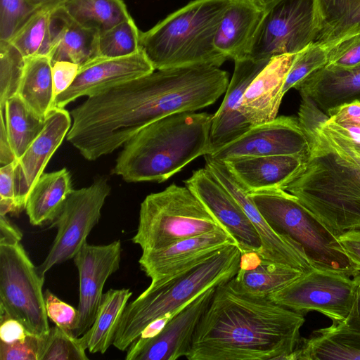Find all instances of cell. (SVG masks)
I'll return each instance as SVG.
<instances>
[{"instance_id": "30bf717a", "label": "cell", "mask_w": 360, "mask_h": 360, "mask_svg": "<svg viewBox=\"0 0 360 360\" xmlns=\"http://www.w3.org/2000/svg\"><path fill=\"white\" fill-rule=\"evenodd\" d=\"M110 191L104 176L96 177L87 187L72 190L50 226L57 229V233L46 257L37 266L41 276H44L55 265L74 258L98 223Z\"/></svg>"}, {"instance_id": "5b68a950", "label": "cell", "mask_w": 360, "mask_h": 360, "mask_svg": "<svg viewBox=\"0 0 360 360\" xmlns=\"http://www.w3.org/2000/svg\"><path fill=\"white\" fill-rule=\"evenodd\" d=\"M231 0H193L141 32V48L155 70L195 65L220 67L227 58L214 39Z\"/></svg>"}, {"instance_id": "681fc988", "label": "cell", "mask_w": 360, "mask_h": 360, "mask_svg": "<svg viewBox=\"0 0 360 360\" xmlns=\"http://www.w3.org/2000/svg\"><path fill=\"white\" fill-rule=\"evenodd\" d=\"M22 233L6 215H0V243H14L20 242Z\"/></svg>"}, {"instance_id": "6da1fadb", "label": "cell", "mask_w": 360, "mask_h": 360, "mask_svg": "<svg viewBox=\"0 0 360 360\" xmlns=\"http://www.w3.org/2000/svg\"><path fill=\"white\" fill-rule=\"evenodd\" d=\"M301 97L297 118L309 152L283 190L338 238L360 228V139L329 121L310 98Z\"/></svg>"}, {"instance_id": "484cf974", "label": "cell", "mask_w": 360, "mask_h": 360, "mask_svg": "<svg viewBox=\"0 0 360 360\" xmlns=\"http://www.w3.org/2000/svg\"><path fill=\"white\" fill-rule=\"evenodd\" d=\"M360 359V330L342 322H333L327 328L313 332L309 338H301L297 349L288 360Z\"/></svg>"}, {"instance_id": "d590c367", "label": "cell", "mask_w": 360, "mask_h": 360, "mask_svg": "<svg viewBox=\"0 0 360 360\" xmlns=\"http://www.w3.org/2000/svg\"><path fill=\"white\" fill-rule=\"evenodd\" d=\"M25 58L8 41L0 40V110L17 94L25 66Z\"/></svg>"}, {"instance_id": "836d02e7", "label": "cell", "mask_w": 360, "mask_h": 360, "mask_svg": "<svg viewBox=\"0 0 360 360\" xmlns=\"http://www.w3.org/2000/svg\"><path fill=\"white\" fill-rule=\"evenodd\" d=\"M51 12L37 11L16 32L10 41L24 56H48L51 46Z\"/></svg>"}, {"instance_id": "7c38bea8", "label": "cell", "mask_w": 360, "mask_h": 360, "mask_svg": "<svg viewBox=\"0 0 360 360\" xmlns=\"http://www.w3.org/2000/svg\"><path fill=\"white\" fill-rule=\"evenodd\" d=\"M205 168L227 190L243 210L262 244L259 254L265 261L288 266L305 274L314 267L301 247L290 238L276 231L259 211L249 191L230 171L224 162L205 155Z\"/></svg>"}, {"instance_id": "bcb514c9", "label": "cell", "mask_w": 360, "mask_h": 360, "mask_svg": "<svg viewBox=\"0 0 360 360\" xmlns=\"http://www.w3.org/2000/svg\"><path fill=\"white\" fill-rule=\"evenodd\" d=\"M353 269L360 272V228L345 231L338 238Z\"/></svg>"}, {"instance_id": "f546056e", "label": "cell", "mask_w": 360, "mask_h": 360, "mask_svg": "<svg viewBox=\"0 0 360 360\" xmlns=\"http://www.w3.org/2000/svg\"><path fill=\"white\" fill-rule=\"evenodd\" d=\"M131 295L129 288L110 289L103 293L92 326L80 336L91 353L104 354L113 344L123 311Z\"/></svg>"}, {"instance_id": "7bdbcfd3", "label": "cell", "mask_w": 360, "mask_h": 360, "mask_svg": "<svg viewBox=\"0 0 360 360\" xmlns=\"http://www.w3.org/2000/svg\"><path fill=\"white\" fill-rule=\"evenodd\" d=\"M329 121L360 139V101L345 103L330 111Z\"/></svg>"}, {"instance_id": "83f0119b", "label": "cell", "mask_w": 360, "mask_h": 360, "mask_svg": "<svg viewBox=\"0 0 360 360\" xmlns=\"http://www.w3.org/2000/svg\"><path fill=\"white\" fill-rule=\"evenodd\" d=\"M319 41L331 49L360 34V0H315Z\"/></svg>"}, {"instance_id": "f1b7e54d", "label": "cell", "mask_w": 360, "mask_h": 360, "mask_svg": "<svg viewBox=\"0 0 360 360\" xmlns=\"http://www.w3.org/2000/svg\"><path fill=\"white\" fill-rule=\"evenodd\" d=\"M303 274L297 269L262 259L255 267L239 268L236 274L228 283L240 294L269 298Z\"/></svg>"}, {"instance_id": "cb8c5ba5", "label": "cell", "mask_w": 360, "mask_h": 360, "mask_svg": "<svg viewBox=\"0 0 360 360\" xmlns=\"http://www.w3.org/2000/svg\"><path fill=\"white\" fill-rule=\"evenodd\" d=\"M295 89L310 98L326 115L345 103L360 101V65L341 69L325 65Z\"/></svg>"}, {"instance_id": "5bb4252c", "label": "cell", "mask_w": 360, "mask_h": 360, "mask_svg": "<svg viewBox=\"0 0 360 360\" xmlns=\"http://www.w3.org/2000/svg\"><path fill=\"white\" fill-rule=\"evenodd\" d=\"M121 252L120 240L103 245H89L86 242L74 257L79 278L78 321L72 332L74 336H82L92 326L104 285L120 268Z\"/></svg>"}, {"instance_id": "9a60e30c", "label": "cell", "mask_w": 360, "mask_h": 360, "mask_svg": "<svg viewBox=\"0 0 360 360\" xmlns=\"http://www.w3.org/2000/svg\"><path fill=\"white\" fill-rule=\"evenodd\" d=\"M184 183L234 238L241 253H260L261 240L252 222L237 201L205 167L193 171Z\"/></svg>"}, {"instance_id": "d4e9b609", "label": "cell", "mask_w": 360, "mask_h": 360, "mask_svg": "<svg viewBox=\"0 0 360 360\" xmlns=\"http://www.w3.org/2000/svg\"><path fill=\"white\" fill-rule=\"evenodd\" d=\"M51 63L69 61L79 66L98 56V32L75 22L63 7L51 13Z\"/></svg>"}, {"instance_id": "9c48e42d", "label": "cell", "mask_w": 360, "mask_h": 360, "mask_svg": "<svg viewBox=\"0 0 360 360\" xmlns=\"http://www.w3.org/2000/svg\"><path fill=\"white\" fill-rule=\"evenodd\" d=\"M317 34L315 0H270L264 4L247 58L296 53L316 41Z\"/></svg>"}, {"instance_id": "ab89813d", "label": "cell", "mask_w": 360, "mask_h": 360, "mask_svg": "<svg viewBox=\"0 0 360 360\" xmlns=\"http://www.w3.org/2000/svg\"><path fill=\"white\" fill-rule=\"evenodd\" d=\"M46 337L29 334L11 343L0 340V360H41Z\"/></svg>"}, {"instance_id": "3957f363", "label": "cell", "mask_w": 360, "mask_h": 360, "mask_svg": "<svg viewBox=\"0 0 360 360\" xmlns=\"http://www.w3.org/2000/svg\"><path fill=\"white\" fill-rule=\"evenodd\" d=\"M212 115L184 112L143 127L124 144L112 173L129 183L162 182L209 154Z\"/></svg>"}, {"instance_id": "b9f144b4", "label": "cell", "mask_w": 360, "mask_h": 360, "mask_svg": "<svg viewBox=\"0 0 360 360\" xmlns=\"http://www.w3.org/2000/svg\"><path fill=\"white\" fill-rule=\"evenodd\" d=\"M326 65L341 69L359 66L360 34L346 39L332 47Z\"/></svg>"}, {"instance_id": "f907efd6", "label": "cell", "mask_w": 360, "mask_h": 360, "mask_svg": "<svg viewBox=\"0 0 360 360\" xmlns=\"http://www.w3.org/2000/svg\"><path fill=\"white\" fill-rule=\"evenodd\" d=\"M353 277L356 286L354 301L349 315L342 323L349 328L360 330V272Z\"/></svg>"}, {"instance_id": "8fae6325", "label": "cell", "mask_w": 360, "mask_h": 360, "mask_svg": "<svg viewBox=\"0 0 360 360\" xmlns=\"http://www.w3.org/2000/svg\"><path fill=\"white\" fill-rule=\"evenodd\" d=\"M356 287L354 277L346 274L314 268L269 298L303 315L315 311L342 322L352 309Z\"/></svg>"}, {"instance_id": "ba28073f", "label": "cell", "mask_w": 360, "mask_h": 360, "mask_svg": "<svg viewBox=\"0 0 360 360\" xmlns=\"http://www.w3.org/2000/svg\"><path fill=\"white\" fill-rule=\"evenodd\" d=\"M42 276L20 242L0 243V311L34 335L50 331Z\"/></svg>"}, {"instance_id": "603a6c76", "label": "cell", "mask_w": 360, "mask_h": 360, "mask_svg": "<svg viewBox=\"0 0 360 360\" xmlns=\"http://www.w3.org/2000/svg\"><path fill=\"white\" fill-rule=\"evenodd\" d=\"M263 13L257 0H231L216 34L217 50L233 61L247 58Z\"/></svg>"}, {"instance_id": "f35d334b", "label": "cell", "mask_w": 360, "mask_h": 360, "mask_svg": "<svg viewBox=\"0 0 360 360\" xmlns=\"http://www.w3.org/2000/svg\"><path fill=\"white\" fill-rule=\"evenodd\" d=\"M34 13L25 0H0V40L9 41Z\"/></svg>"}, {"instance_id": "e575fe53", "label": "cell", "mask_w": 360, "mask_h": 360, "mask_svg": "<svg viewBox=\"0 0 360 360\" xmlns=\"http://www.w3.org/2000/svg\"><path fill=\"white\" fill-rule=\"evenodd\" d=\"M141 32L131 17L114 27L98 33V56L122 57L141 51Z\"/></svg>"}, {"instance_id": "4316f807", "label": "cell", "mask_w": 360, "mask_h": 360, "mask_svg": "<svg viewBox=\"0 0 360 360\" xmlns=\"http://www.w3.org/2000/svg\"><path fill=\"white\" fill-rule=\"evenodd\" d=\"M71 176L66 168L43 173L27 199L25 211L33 226L53 221L72 190Z\"/></svg>"}, {"instance_id": "2e32d148", "label": "cell", "mask_w": 360, "mask_h": 360, "mask_svg": "<svg viewBox=\"0 0 360 360\" xmlns=\"http://www.w3.org/2000/svg\"><path fill=\"white\" fill-rule=\"evenodd\" d=\"M155 71L143 51L122 57L97 56L79 68L70 86L57 96L53 108H64L82 96L91 97Z\"/></svg>"}, {"instance_id": "4fadbf2b", "label": "cell", "mask_w": 360, "mask_h": 360, "mask_svg": "<svg viewBox=\"0 0 360 360\" xmlns=\"http://www.w3.org/2000/svg\"><path fill=\"white\" fill-rule=\"evenodd\" d=\"M308 138L297 117L280 116L252 126L241 136L210 155L216 160L269 155H299L307 158Z\"/></svg>"}, {"instance_id": "277c9868", "label": "cell", "mask_w": 360, "mask_h": 360, "mask_svg": "<svg viewBox=\"0 0 360 360\" xmlns=\"http://www.w3.org/2000/svg\"><path fill=\"white\" fill-rule=\"evenodd\" d=\"M240 255L237 244L229 245L166 281L150 284L124 308L112 345L126 351L150 322L176 314L207 289L230 281L239 269Z\"/></svg>"}, {"instance_id": "ac0fdd59", "label": "cell", "mask_w": 360, "mask_h": 360, "mask_svg": "<svg viewBox=\"0 0 360 360\" xmlns=\"http://www.w3.org/2000/svg\"><path fill=\"white\" fill-rule=\"evenodd\" d=\"M269 60L250 58L234 60L233 74L224 100L212 115L208 155L235 141L252 127L241 111L243 96L248 85Z\"/></svg>"}, {"instance_id": "7402d4cb", "label": "cell", "mask_w": 360, "mask_h": 360, "mask_svg": "<svg viewBox=\"0 0 360 360\" xmlns=\"http://www.w3.org/2000/svg\"><path fill=\"white\" fill-rule=\"evenodd\" d=\"M307 158L299 155H269L234 158L224 163L249 193H252L283 189Z\"/></svg>"}, {"instance_id": "7a4b0ae2", "label": "cell", "mask_w": 360, "mask_h": 360, "mask_svg": "<svg viewBox=\"0 0 360 360\" xmlns=\"http://www.w3.org/2000/svg\"><path fill=\"white\" fill-rule=\"evenodd\" d=\"M303 314L269 298L216 287L195 330L188 360L288 359L298 347Z\"/></svg>"}, {"instance_id": "60d3db41", "label": "cell", "mask_w": 360, "mask_h": 360, "mask_svg": "<svg viewBox=\"0 0 360 360\" xmlns=\"http://www.w3.org/2000/svg\"><path fill=\"white\" fill-rule=\"evenodd\" d=\"M44 298L48 318L56 326L72 333L77 324V309L60 300L49 290L45 291Z\"/></svg>"}, {"instance_id": "ee69618b", "label": "cell", "mask_w": 360, "mask_h": 360, "mask_svg": "<svg viewBox=\"0 0 360 360\" xmlns=\"http://www.w3.org/2000/svg\"><path fill=\"white\" fill-rule=\"evenodd\" d=\"M15 161L1 166L0 169V215L15 212Z\"/></svg>"}, {"instance_id": "7dc6e473", "label": "cell", "mask_w": 360, "mask_h": 360, "mask_svg": "<svg viewBox=\"0 0 360 360\" xmlns=\"http://www.w3.org/2000/svg\"><path fill=\"white\" fill-rule=\"evenodd\" d=\"M29 333L18 320L0 311V340L11 343L26 338Z\"/></svg>"}, {"instance_id": "8992f818", "label": "cell", "mask_w": 360, "mask_h": 360, "mask_svg": "<svg viewBox=\"0 0 360 360\" xmlns=\"http://www.w3.org/2000/svg\"><path fill=\"white\" fill-rule=\"evenodd\" d=\"M250 195L269 224L298 244L314 268L358 274L338 238L294 195L270 189Z\"/></svg>"}, {"instance_id": "1f68e13d", "label": "cell", "mask_w": 360, "mask_h": 360, "mask_svg": "<svg viewBox=\"0 0 360 360\" xmlns=\"http://www.w3.org/2000/svg\"><path fill=\"white\" fill-rule=\"evenodd\" d=\"M63 8L77 24L98 33L131 17L123 0H68Z\"/></svg>"}, {"instance_id": "52a82bcc", "label": "cell", "mask_w": 360, "mask_h": 360, "mask_svg": "<svg viewBox=\"0 0 360 360\" xmlns=\"http://www.w3.org/2000/svg\"><path fill=\"white\" fill-rule=\"evenodd\" d=\"M219 226L188 188L173 184L143 200L138 228L131 240L142 252H149Z\"/></svg>"}, {"instance_id": "f5cc1de1", "label": "cell", "mask_w": 360, "mask_h": 360, "mask_svg": "<svg viewBox=\"0 0 360 360\" xmlns=\"http://www.w3.org/2000/svg\"><path fill=\"white\" fill-rule=\"evenodd\" d=\"M257 1L264 4H266V2L269 1L270 0H257Z\"/></svg>"}, {"instance_id": "c3c4849f", "label": "cell", "mask_w": 360, "mask_h": 360, "mask_svg": "<svg viewBox=\"0 0 360 360\" xmlns=\"http://www.w3.org/2000/svg\"><path fill=\"white\" fill-rule=\"evenodd\" d=\"M0 163L1 166L10 164L16 160L13 152L7 134L4 112L0 110Z\"/></svg>"}, {"instance_id": "74e56055", "label": "cell", "mask_w": 360, "mask_h": 360, "mask_svg": "<svg viewBox=\"0 0 360 360\" xmlns=\"http://www.w3.org/2000/svg\"><path fill=\"white\" fill-rule=\"evenodd\" d=\"M81 337H75L58 326L45 338L41 360H89Z\"/></svg>"}, {"instance_id": "d6a6232c", "label": "cell", "mask_w": 360, "mask_h": 360, "mask_svg": "<svg viewBox=\"0 0 360 360\" xmlns=\"http://www.w3.org/2000/svg\"><path fill=\"white\" fill-rule=\"evenodd\" d=\"M3 112L8 139L17 160L40 134L46 118L32 110L18 94L6 101Z\"/></svg>"}, {"instance_id": "f6af8a7d", "label": "cell", "mask_w": 360, "mask_h": 360, "mask_svg": "<svg viewBox=\"0 0 360 360\" xmlns=\"http://www.w3.org/2000/svg\"><path fill=\"white\" fill-rule=\"evenodd\" d=\"M79 68V65L65 60L52 64L54 98L70 86L77 75Z\"/></svg>"}, {"instance_id": "ffe728a7", "label": "cell", "mask_w": 360, "mask_h": 360, "mask_svg": "<svg viewBox=\"0 0 360 360\" xmlns=\"http://www.w3.org/2000/svg\"><path fill=\"white\" fill-rule=\"evenodd\" d=\"M215 288L207 289L176 313L156 336L145 344L134 360H176L186 357L197 326Z\"/></svg>"}, {"instance_id": "816d5d0a", "label": "cell", "mask_w": 360, "mask_h": 360, "mask_svg": "<svg viewBox=\"0 0 360 360\" xmlns=\"http://www.w3.org/2000/svg\"><path fill=\"white\" fill-rule=\"evenodd\" d=\"M68 0H25L28 6L34 12H53L64 6Z\"/></svg>"}, {"instance_id": "e0dca14e", "label": "cell", "mask_w": 360, "mask_h": 360, "mask_svg": "<svg viewBox=\"0 0 360 360\" xmlns=\"http://www.w3.org/2000/svg\"><path fill=\"white\" fill-rule=\"evenodd\" d=\"M237 244L221 226L185 238L165 248L143 252L140 267L151 279L150 285L166 281L191 268L226 246Z\"/></svg>"}, {"instance_id": "4dcf8cb0", "label": "cell", "mask_w": 360, "mask_h": 360, "mask_svg": "<svg viewBox=\"0 0 360 360\" xmlns=\"http://www.w3.org/2000/svg\"><path fill=\"white\" fill-rule=\"evenodd\" d=\"M25 59L17 94L32 110L46 118L53 108L55 99L51 60L48 56L44 55Z\"/></svg>"}, {"instance_id": "8d00e7d4", "label": "cell", "mask_w": 360, "mask_h": 360, "mask_svg": "<svg viewBox=\"0 0 360 360\" xmlns=\"http://www.w3.org/2000/svg\"><path fill=\"white\" fill-rule=\"evenodd\" d=\"M330 49L314 41L295 53L283 86L284 95L291 89H296L307 77L328 63Z\"/></svg>"}, {"instance_id": "d6986e66", "label": "cell", "mask_w": 360, "mask_h": 360, "mask_svg": "<svg viewBox=\"0 0 360 360\" xmlns=\"http://www.w3.org/2000/svg\"><path fill=\"white\" fill-rule=\"evenodd\" d=\"M70 115L65 108H53L46 117L45 126L40 134L15 161L14 214L25 210L30 192L71 127Z\"/></svg>"}, {"instance_id": "44dd1931", "label": "cell", "mask_w": 360, "mask_h": 360, "mask_svg": "<svg viewBox=\"0 0 360 360\" xmlns=\"http://www.w3.org/2000/svg\"><path fill=\"white\" fill-rule=\"evenodd\" d=\"M295 53L273 57L247 87L241 111L252 126L274 120L284 96L283 86Z\"/></svg>"}]
</instances>
